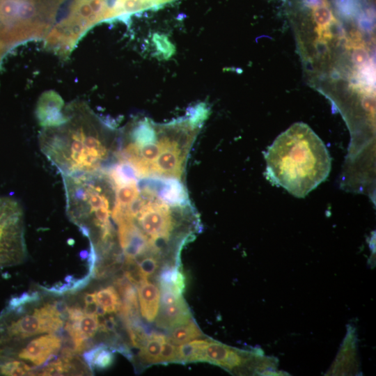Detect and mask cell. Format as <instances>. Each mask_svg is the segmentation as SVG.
Returning <instances> with one entry per match:
<instances>
[{"label": "cell", "instance_id": "cell-19", "mask_svg": "<svg viewBox=\"0 0 376 376\" xmlns=\"http://www.w3.org/2000/svg\"><path fill=\"white\" fill-rule=\"evenodd\" d=\"M7 49L8 48L0 42V63H1V61L3 54H5Z\"/></svg>", "mask_w": 376, "mask_h": 376}, {"label": "cell", "instance_id": "cell-1", "mask_svg": "<svg viewBox=\"0 0 376 376\" xmlns=\"http://www.w3.org/2000/svg\"><path fill=\"white\" fill-rule=\"evenodd\" d=\"M208 114L199 103L164 123L135 118L120 130L116 157L141 175L185 180L189 152Z\"/></svg>", "mask_w": 376, "mask_h": 376}, {"label": "cell", "instance_id": "cell-12", "mask_svg": "<svg viewBox=\"0 0 376 376\" xmlns=\"http://www.w3.org/2000/svg\"><path fill=\"white\" fill-rule=\"evenodd\" d=\"M208 339L192 340L176 346L175 363L201 362L202 352Z\"/></svg>", "mask_w": 376, "mask_h": 376}, {"label": "cell", "instance_id": "cell-10", "mask_svg": "<svg viewBox=\"0 0 376 376\" xmlns=\"http://www.w3.org/2000/svg\"><path fill=\"white\" fill-rule=\"evenodd\" d=\"M157 317V325L169 330L192 318L189 308L183 297L173 304L161 306Z\"/></svg>", "mask_w": 376, "mask_h": 376}, {"label": "cell", "instance_id": "cell-18", "mask_svg": "<svg viewBox=\"0 0 376 376\" xmlns=\"http://www.w3.org/2000/svg\"><path fill=\"white\" fill-rule=\"evenodd\" d=\"M176 361V345L170 342L166 338L162 342L159 357V363L167 364L169 363H175Z\"/></svg>", "mask_w": 376, "mask_h": 376}, {"label": "cell", "instance_id": "cell-14", "mask_svg": "<svg viewBox=\"0 0 376 376\" xmlns=\"http://www.w3.org/2000/svg\"><path fill=\"white\" fill-rule=\"evenodd\" d=\"M166 337L159 333H151L144 345L140 348L139 356L147 365L159 363L162 342Z\"/></svg>", "mask_w": 376, "mask_h": 376}, {"label": "cell", "instance_id": "cell-13", "mask_svg": "<svg viewBox=\"0 0 376 376\" xmlns=\"http://www.w3.org/2000/svg\"><path fill=\"white\" fill-rule=\"evenodd\" d=\"M202 335V331L191 318L188 322L171 329L167 339L175 345H180Z\"/></svg>", "mask_w": 376, "mask_h": 376}, {"label": "cell", "instance_id": "cell-15", "mask_svg": "<svg viewBox=\"0 0 376 376\" xmlns=\"http://www.w3.org/2000/svg\"><path fill=\"white\" fill-rule=\"evenodd\" d=\"M94 301L102 308L105 313H116L119 311L121 301L120 295L113 286L102 288L93 293Z\"/></svg>", "mask_w": 376, "mask_h": 376}, {"label": "cell", "instance_id": "cell-7", "mask_svg": "<svg viewBox=\"0 0 376 376\" xmlns=\"http://www.w3.org/2000/svg\"><path fill=\"white\" fill-rule=\"evenodd\" d=\"M260 358L257 354L238 350L208 339L203 349L201 362H207L231 371L249 362L256 363L255 361Z\"/></svg>", "mask_w": 376, "mask_h": 376}, {"label": "cell", "instance_id": "cell-6", "mask_svg": "<svg viewBox=\"0 0 376 376\" xmlns=\"http://www.w3.org/2000/svg\"><path fill=\"white\" fill-rule=\"evenodd\" d=\"M26 255L22 207L13 198L0 196V269L19 264Z\"/></svg>", "mask_w": 376, "mask_h": 376}, {"label": "cell", "instance_id": "cell-3", "mask_svg": "<svg viewBox=\"0 0 376 376\" xmlns=\"http://www.w3.org/2000/svg\"><path fill=\"white\" fill-rule=\"evenodd\" d=\"M267 180L304 198L328 178L331 158L320 138L304 123L282 132L265 153Z\"/></svg>", "mask_w": 376, "mask_h": 376}, {"label": "cell", "instance_id": "cell-9", "mask_svg": "<svg viewBox=\"0 0 376 376\" xmlns=\"http://www.w3.org/2000/svg\"><path fill=\"white\" fill-rule=\"evenodd\" d=\"M36 118L43 127H54L63 123L65 118L64 102L54 91L44 93L38 101Z\"/></svg>", "mask_w": 376, "mask_h": 376}, {"label": "cell", "instance_id": "cell-4", "mask_svg": "<svg viewBox=\"0 0 376 376\" xmlns=\"http://www.w3.org/2000/svg\"><path fill=\"white\" fill-rule=\"evenodd\" d=\"M70 0H0V42L8 49L45 39Z\"/></svg>", "mask_w": 376, "mask_h": 376}, {"label": "cell", "instance_id": "cell-11", "mask_svg": "<svg viewBox=\"0 0 376 376\" xmlns=\"http://www.w3.org/2000/svg\"><path fill=\"white\" fill-rule=\"evenodd\" d=\"M137 288L141 316L147 322L155 320L160 304V290L148 281L140 283Z\"/></svg>", "mask_w": 376, "mask_h": 376}, {"label": "cell", "instance_id": "cell-5", "mask_svg": "<svg viewBox=\"0 0 376 376\" xmlns=\"http://www.w3.org/2000/svg\"><path fill=\"white\" fill-rule=\"evenodd\" d=\"M24 305H8L0 315V352L22 340L42 333H55L63 324L61 304H45L24 312Z\"/></svg>", "mask_w": 376, "mask_h": 376}, {"label": "cell", "instance_id": "cell-8", "mask_svg": "<svg viewBox=\"0 0 376 376\" xmlns=\"http://www.w3.org/2000/svg\"><path fill=\"white\" fill-rule=\"evenodd\" d=\"M61 345L62 340L58 336L54 333L45 334L33 338L24 347L13 350L0 359H20L40 366L57 354Z\"/></svg>", "mask_w": 376, "mask_h": 376}, {"label": "cell", "instance_id": "cell-2", "mask_svg": "<svg viewBox=\"0 0 376 376\" xmlns=\"http://www.w3.org/2000/svg\"><path fill=\"white\" fill-rule=\"evenodd\" d=\"M65 121L43 127L40 150L62 176L93 173L105 168L114 158L120 130L101 119L84 102L64 108Z\"/></svg>", "mask_w": 376, "mask_h": 376}, {"label": "cell", "instance_id": "cell-16", "mask_svg": "<svg viewBox=\"0 0 376 376\" xmlns=\"http://www.w3.org/2000/svg\"><path fill=\"white\" fill-rule=\"evenodd\" d=\"M84 358L90 368H109L113 361V354L104 345H99L84 354Z\"/></svg>", "mask_w": 376, "mask_h": 376}, {"label": "cell", "instance_id": "cell-17", "mask_svg": "<svg viewBox=\"0 0 376 376\" xmlns=\"http://www.w3.org/2000/svg\"><path fill=\"white\" fill-rule=\"evenodd\" d=\"M160 259L157 257L148 255L139 259L136 263L142 276L148 280L149 276L154 274L159 266Z\"/></svg>", "mask_w": 376, "mask_h": 376}]
</instances>
